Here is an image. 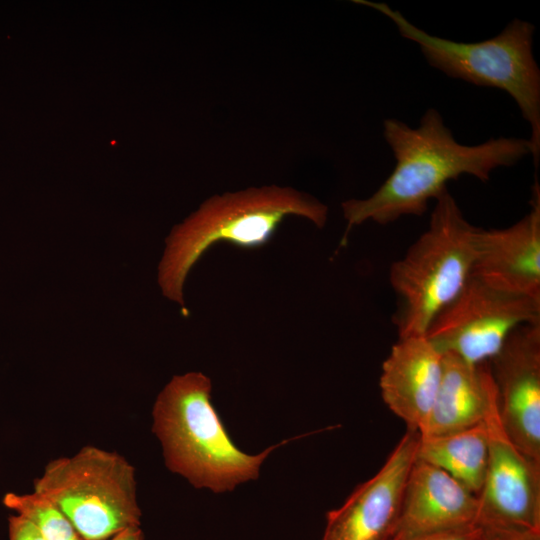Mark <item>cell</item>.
<instances>
[{
    "label": "cell",
    "instance_id": "11",
    "mask_svg": "<svg viewBox=\"0 0 540 540\" xmlns=\"http://www.w3.org/2000/svg\"><path fill=\"white\" fill-rule=\"evenodd\" d=\"M531 209L513 225L479 230L472 275L500 290L540 299V187Z\"/></svg>",
    "mask_w": 540,
    "mask_h": 540
},
{
    "label": "cell",
    "instance_id": "15",
    "mask_svg": "<svg viewBox=\"0 0 540 540\" xmlns=\"http://www.w3.org/2000/svg\"><path fill=\"white\" fill-rule=\"evenodd\" d=\"M489 446L485 422L439 436L419 438L416 459L431 464L479 495L486 476Z\"/></svg>",
    "mask_w": 540,
    "mask_h": 540
},
{
    "label": "cell",
    "instance_id": "13",
    "mask_svg": "<svg viewBox=\"0 0 540 540\" xmlns=\"http://www.w3.org/2000/svg\"><path fill=\"white\" fill-rule=\"evenodd\" d=\"M443 355L425 336L399 338L382 364L379 386L384 403L420 432L434 404Z\"/></svg>",
    "mask_w": 540,
    "mask_h": 540
},
{
    "label": "cell",
    "instance_id": "12",
    "mask_svg": "<svg viewBox=\"0 0 540 540\" xmlns=\"http://www.w3.org/2000/svg\"><path fill=\"white\" fill-rule=\"evenodd\" d=\"M478 514L477 495L443 470L416 459L391 540L477 524Z\"/></svg>",
    "mask_w": 540,
    "mask_h": 540
},
{
    "label": "cell",
    "instance_id": "1",
    "mask_svg": "<svg viewBox=\"0 0 540 540\" xmlns=\"http://www.w3.org/2000/svg\"><path fill=\"white\" fill-rule=\"evenodd\" d=\"M383 136L396 160L395 167L368 198L341 204L347 221L341 245L354 226L366 221L386 225L403 216H421L429 201L461 175L487 182L496 168L513 166L532 155L531 143L524 138L499 137L477 145L461 144L434 108L425 111L417 128L395 118L385 119Z\"/></svg>",
    "mask_w": 540,
    "mask_h": 540
},
{
    "label": "cell",
    "instance_id": "16",
    "mask_svg": "<svg viewBox=\"0 0 540 540\" xmlns=\"http://www.w3.org/2000/svg\"><path fill=\"white\" fill-rule=\"evenodd\" d=\"M3 503L31 521L45 540H80L74 527L59 508L36 492L24 495L7 493Z\"/></svg>",
    "mask_w": 540,
    "mask_h": 540
},
{
    "label": "cell",
    "instance_id": "10",
    "mask_svg": "<svg viewBox=\"0 0 540 540\" xmlns=\"http://www.w3.org/2000/svg\"><path fill=\"white\" fill-rule=\"evenodd\" d=\"M420 434L407 430L378 472L327 513L323 540H391Z\"/></svg>",
    "mask_w": 540,
    "mask_h": 540
},
{
    "label": "cell",
    "instance_id": "3",
    "mask_svg": "<svg viewBox=\"0 0 540 540\" xmlns=\"http://www.w3.org/2000/svg\"><path fill=\"white\" fill-rule=\"evenodd\" d=\"M212 384L201 372L175 375L153 407V432L160 440L166 466L195 488L214 493L255 480L264 460L277 447L251 455L228 435L211 403Z\"/></svg>",
    "mask_w": 540,
    "mask_h": 540
},
{
    "label": "cell",
    "instance_id": "4",
    "mask_svg": "<svg viewBox=\"0 0 540 540\" xmlns=\"http://www.w3.org/2000/svg\"><path fill=\"white\" fill-rule=\"evenodd\" d=\"M434 200L428 228L390 267L399 338L425 336L472 275L480 228L465 218L448 189Z\"/></svg>",
    "mask_w": 540,
    "mask_h": 540
},
{
    "label": "cell",
    "instance_id": "6",
    "mask_svg": "<svg viewBox=\"0 0 540 540\" xmlns=\"http://www.w3.org/2000/svg\"><path fill=\"white\" fill-rule=\"evenodd\" d=\"M34 492L59 508L80 540H108L140 526L134 468L117 453L85 446L55 459L35 480Z\"/></svg>",
    "mask_w": 540,
    "mask_h": 540
},
{
    "label": "cell",
    "instance_id": "18",
    "mask_svg": "<svg viewBox=\"0 0 540 540\" xmlns=\"http://www.w3.org/2000/svg\"><path fill=\"white\" fill-rule=\"evenodd\" d=\"M9 540H45L36 526L21 515L9 518Z\"/></svg>",
    "mask_w": 540,
    "mask_h": 540
},
{
    "label": "cell",
    "instance_id": "5",
    "mask_svg": "<svg viewBox=\"0 0 540 540\" xmlns=\"http://www.w3.org/2000/svg\"><path fill=\"white\" fill-rule=\"evenodd\" d=\"M388 17L400 35L420 47L427 62L447 76L508 93L531 129L535 167L540 158V69L533 54L535 27L514 19L496 36L479 42H458L431 35L388 4L354 0Z\"/></svg>",
    "mask_w": 540,
    "mask_h": 540
},
{
    "label": "cell",
    "instance_id": "17",
    "mask_svg": "<svg viewBox=\"0 0 540 540\" xmlns=\"http://www.w3.org/2000/svg\"><path fill=\"white\" fill-rule=\"evenodd\" d=\"M487 528L479 523L448 529L421 533L396 540H482Z\"/></svg>",
    "mask_w": 540,
    "mask_h": 540
},
{
    "label": "cell",
    "instance_id": "19",
    "mask_svg": "<svg viewBox=\"0 0 540 540\" xmlns=\"http://www.w3.org/2000/svg\"><path fill=\"white\" fill-rule=\"evenodd\" d=\"M486 528V534L482 540H540V532H520L488 527Z\"/></svg>",
    "mask_w": 540,
    "mask_h": 540
},
{
    "label": "cell",
    "instance_id": "7",
    "mask_svg": "<svg viewBox=\"0 0 540 540\" xmlns=\"http://www.w3.org/2000/svg\"><path fill=\"white\" fill-rule=\"evenodd\" d=\"M540 323V299L509 293L471 275L434 318L425 337L442 354L471 364L489 362L510 334Z\"/></svg>",
    "mask_w": 540,
    "mask_h": 540
},
{
    "label": "cell",
    "instance_id": "2",
    "mask_svg": "<svg viewBox=\"0 0 540 540\" xmlns=\"http://www.w3.org/2000/svg\"><path fill=\"white\" fill-rule=\"evenodd\" d=\"M303 217L323 228L328 207L291 187H251L214 195L204 201L166 238L158 267V283L165 297L185 311L183 287L192 267L218 242L252 249L265 245L288 216Z\"/></svg>",
    "mask_w": 540,
    "mask_h": 540
},
{
    "label": "cell",
    "instance_id": "20",
    "mask_svg": "<svg viewBox=\"0 0 540 540\" xmlns=\"http://www.w3.org/2000/svg\"><path fill=\"white\" fill-rule=\"evenodd\" d=\"M108 540H143V533L139 527H131L114 535Z\"/></svg>",
    "mask_w": 540,
    "mask_h": 540
},
{
    "label": "cell",
    "instance_id": "8",
    "mask_svg": "<svg viewBox=\"0 0 540 540\" xmlns=\"http://www.w3.org/2000/svg\"><path fill=\"white\" fill-rule=\"evenodd\" d=\"M484 422L489 456L477 496L478 523L494 529L540 532V462L509 438L501 424L497 399Z\"/></svg>",
    "mask_w": 540,
    "mask_h": 540
},
{
    "label": "cell",
    "instance_id": "14",
    "mask_svg": "<svg viewBox=\"0 0 540 540\" xmlns=\"http://www.w3.org/2000/svg\"><path fill=\"white\" fill-rule=\"evenodd\" d=\"M496 399L488 362L471 364L444 354L438 392L419 434L439 436L478 425L484 422Z\"/></svg>",
    "mask_w": 540,
    "mask_h": 540
},
{
    "label": "cell",
    "instance_id": "9",
    "mask_svg": "<svg viewBox=\"0 0 540 540\" xmlns=\"http://www.w3.org/2000/svg\"><path fill=\"white\" fill-rule=\"evenodd\" d=\"M488 363L505 432L540 462V323L515 329Z\"/></svg>",
    "mask_w": 540,
    "mask_h": 540
}]
</instances>
